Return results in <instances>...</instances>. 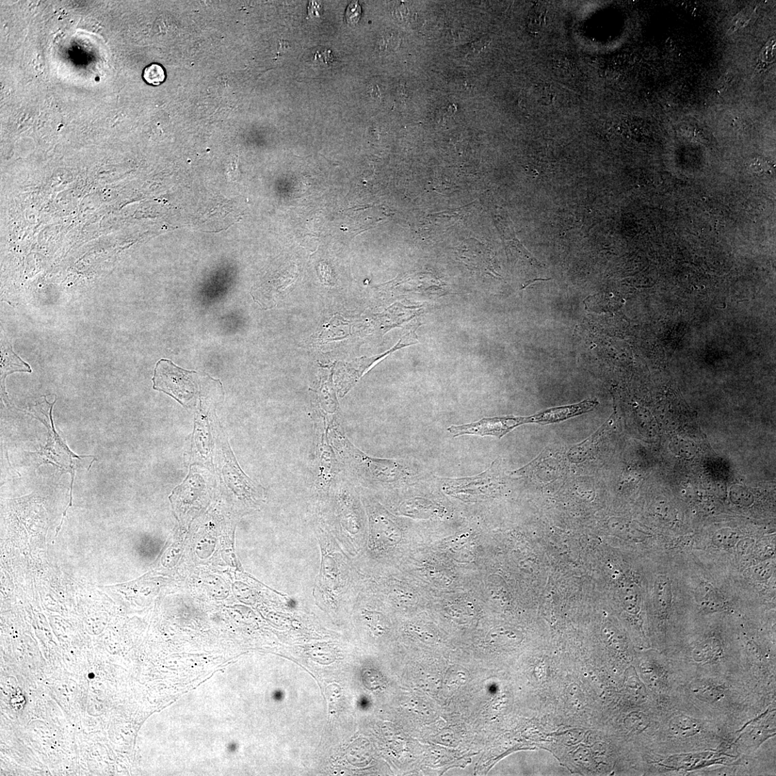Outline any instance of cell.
I'll list each match as a JSON object with an SVG mask.
<instances>
[{
    "instance_id": "obj_1",
    "label": "cell",
    "mask_w": 776,
    "mask_h": 776,
    "mask_svg": "<svg viewBox=\"0 0 776 776\" xmlns=\"http://www.w3.org/2000/svg\"><path fill=\"white\" fill-rule=\"evenodd\" d=\"M366 514L359 489L342 471L327 497L316 505V525L330 533L352 559L362 553L367 539Z\"/></svg>"
},
{
    "instance_id": "obj_2",
    "label": "cell",
    "mask_w": 776,
    "mask_h": 776,
    "mask_svg": "<svg viewBox=\"0 0 776 776\" xmlns=\"http://www.w3.org/2000/svg\"><path fill=\"white\" fill-rule=\"evenodd\" d=\"M329 439L347 478L362 489L400 486L411 478L409 465L402 460L371 457L349 440L341 422L329 428Z\"/></svg>"
},
{
    "instance_id": "obj_3",
    "label": "cell",
    "mask_w": 776,
    "mask_h": 776,
    "mask_svg": "<svg viewBox=\"0 0 776 776\" xmlns=\"http://www.w3.org/2000/svg\"><path fill=\"white\" fill-rule=\"evenodd\" d=\"M322 552L321 572L316 583L317 601L332 609L342 602H352L355 596L352 559L327 531L316 525Z\"/></svg>"
},
{
    "instance_id": "obj_4",
    "label": "cell",
    "mask_w": 776,
    "mask_h": 776,
    "mask_svg": "<svg viewBox=\"0 0 776 776\" xmlns=\"http://www.w3.org/2000/svg\"><path fill=\"white\" fill-rule=\"evenodd\" d=\"M316 431L314 498L316 504L325 499L336 477L342 472L329 439V423L321 416L314 414Z\"/></svg>"
},
{
    "instance_id": "obj_5",
    "label": "cell",
    "mask_w": 776,
    "mask_h": 776,
    "mask_svg": "<svg viewBox=\"0 0 776 776\" xmlns=\"http://www.w3.org/2000/svg\"><path fill=\"white\" fill-rule=\"evenodd\" d=\"M194 373L176 367L171 361L161 360L155 369L153 389L166 393L184 405V401L191 399L196 391L191 380Z\"/></svg>"
},
{
    "instance_id": "obj_6",
    "label": "cell",
    "mask_w": 776,
    "mask_h": 776,
    "mask_svg": "<svg viewBox=\"0 0 776 776\" xmlns=\"http://www.w3.org/2000/svg\"><path fill=\"white\" fill-rule=\"evenodd\" d=\"M527 424H530L529 416H508L484 418L476 422L451 426L448 429V431L454 438L463 435H476L494 436L501 439L515 428Z\"/></svg>"
},
{
    "instance_id": "obj_7",
    "label": "cell",
    "mask_w": 776,
    "mask_h": 776,
    "mask_svg": "<svg viewBox=\"0 0 776 776\" xmlns=\"http://www.w3.org/2000/svg\"><path fill=\"white\" fill-rule=\"evenodd\" d=\"M599 404L596 399H588L574 405L549 409L529 416L530 424L547 425L593 411Z\"/></svg>"
},
{
    "instance_id": "obj_8",
    "label": "cell",
    "mask_w": 776,
    "mask_h": 776,
    "mask_svg": "<svg viewBox=\"0 0 776 776\" xmlns=\"http://www.w3.org/2000/svg\"><path fill=\"white\" fill-rule=\"evenodd\" d=\"M690 691L694 698L709 705L722 704L729 700L731 692L729 686L715 680H699L690 685Z\"/></svg>"
},
{
    "instance_id": "obj_9",
    "label": "cell",
    "mask_w": 776,
    "mask_h": 776,
    "mask_svg": "<svg viewBox=\"0 0 776 776\" xmlns=\"http://www.w3.org/2000/svg\"><path fill=\"white\" fill-rule=\"evenodd\" d=\"M693 665L700 667H714L722 664L724 658L721 642L715 638L704 640L691 651Z\"/></svg>"
},
{
    "instance_id": "obj_10",
    "label": "cell",
    "mask_w": 776,
    "mask_h": 776,
    "mask_svg": "<svg viewBox=\"0 0 776 776\" xmlns=\"http://www.w3.org/2000/svg\"><path fill=\"white\" fill-rule=\"evenodd\" d=\"M667 732L673 739L687 740L704 732V725L699 719L685 715L671 718L667 724Z\"/></svg>"
},
{
    "instance_id": "obj_11",
    "label": "cell",
    "mask_w": 776,
    "mask_h": 776,
    "mask_svg": "<svg viewBox=\"0 0 776 776\" xmlns=\"http://www.w3.org/2000/svg\"><path fill=\"white\" fill-rule=\"evenodd\" d=\"M609 419L598 429L590 438L585 442L574 446L569 451L568 457L572 462L581 463L592 457L598 446L600 445L603 436L612 424V420Z\"/></svg>"
},
{
    "instance_id": "obj_12",
    "label": "cell",
    "mask_w": 776,
    "mask_h": 776,
    "mask_svg": "<svg viewBox=\"0 0 776 776\" xmlns=\"http://www.w3.org/2000/svg\"><path fill=\"white\" fill-rule=\"evenodd\" d=\"M9 345H6L5 342L4 343L2 342L1 370L3 385L6 376L14 373V371H28V373L32 371L30 367L12 352V347Z\"/></svg>"
},
{
    "instance_id": "obj_13",
    "label": "cell",
    "mask_w": 776,
    "mask_h": 776,
    "mask_svg": "<svg viewBox=\"0 0 776 776\" xmlns=\"http://www.w3.org/2000/svg\"><path fill=\"white\" fill-rule=\"evenodd\" d=\"M648 670L649 680L651 687L657 691L665 693L671 687L670 671L665 662H652Z\"/></svg>"
},
{
    "instance_id": "obj_14",
    "label": "cell",
    "mask_w": 776,
    "mask_h": 776,
    "mask_svg": "<svg viewBox=\"0 0 776 776\" xmlns=\"http://www.w3.org/2000/svg\"><path fill=\"white\" fill-rule=\"evenodd\" d=\"M656 602L658 610L665 614L670 609L672 600L671 583L669 578L662 575L658 577L655 587Z\"/></svg>"
},
{
    "instance_id": "obj_15",
    "label": "cell",
    "mask_w": 776,
    "mask_h": 776,
    "mask_svg": "<svg viewBox=\"0 0 776 776\" xmlns=\"http://www.w3.org/2000/svg\"><path fill=\"white\" fill-rule=\"evenodd\" d=\"M361 612L363 617L375 635L380 636L385 633V621L381 613L369 610L365 607L362 608Z\"/></svg>"
},
{
    "instance_id": "obj_16",
    "label": "cell",
    "mask_w": 776,
    "mask_h": 776,
    "mask_svg": "<svg viewBox=\"0 0 776 776\" xmlns=\"http://www.w3.org/2000/svg\"><path fill=\"white\" fill-rule=\"evenodd\" d=\"M546 9L539 6L530 12L527 19V27L530 32L538 34L543 30L546 24Z\"/></svg>"
},
{
    "instance_id": "obj_17",
    "label": "cell",
    "mask_w": 776,
    "mask_h": 776,
    "mask_svg": "<svg viewBox=\"0 0 776 776\" xmlns=\"http://www.w3.org/2000/svg\"><path fill=\"white\" fill-rule=\"evenodd\" d=\"M142 77L149 85L158 86L164 83L166 75L163 67L153 63L144 69Z\"/></svg>"
},
{
    "instance_id": "obj_18",
    "label": "cell",
    "mask_w": 776,
    "mask_h": 776,
    "mask_svg": "<svg viewBox=\"0 0 776 776\" xmlns=\"http://www.w3.org/2000/svg\"><path fill=\"white\" fill-rule=\"evenodd\" d=\"M737 535L735 532L725 528L718 531L713 538V543L720 548H732L737 541Z\"/></svg>"
},
{
    "instance_id": "obj_19",
    "label": "cell",
    "mask_w": 776,
    "mask_h": 776,
    "mask_svg": "<svg viewBox=\"0 0 776 776\" xmlns=\"http://www.w3.org/2000/svg\"><path fill=\"white\" fill-rule=\"evenodd\" d=\"M703 594L701 599L702 606L711 611H716L721 608L722 602L716 592L709 587H704L700 592Z\"/></svg>"
},
{
    "instance_id": "obj_20",
    "label": "cell",
    "mask_w": 776,
    "mask_h": 776,
    "mask_svg": "<svg viewBox=\"0 0 776 776\" xmlns=\"http://www.w3.org/2000/svg\"><path fill=\"white\" fill-rule=\"evenodd\" d=\"M361 12L362 9L358 3H352L349 5L345 12L347 22L349 24L357 23L360 19Z\"/></svg>"
},
{
    "instance_id": "obj_21",
    "label": "cell",
    "mask_w": 776,
    "mask_h": 776,
    "mask_svg": "<svg viewBox=\"0 0 776 776\" xmlns=\"http://www.w3.org/2000/svg\"><path fill=\"white\" fill-rule=\"evenodd\" d=\"M630 729L637 731H643L649 726V720L643 714H634L628 719Z\"/></svg>"
},
{
    "instance_id": "obj_22",
    "label": "cell",
    "mask_w": 776,
    "mask_h": 776,
    "mask_svg": "<svg viewBox=\"0 0 776 776\" xmlns=\"http://www.w3.org/2000/svg\"><path fill=\"white\" fill-rule=\"evenodd\" d=\"M773 573V565L768 563L758 565L753 570V576L757 579L765 580L771 576Z\"/></svg>"
},
{
    "instance_id": "obj_23",
    "label": "cell",
    "mask_w": 776,
    "mask_h": 776,
    "mask_svg": "<svg viewBox=\"0 0 776 776\" xmlns=\"http://www.w3.org/2000/svg\"><path fill=\"white\" fill-rule=\"evenodd\" d=\"M754 544V541L751 539H746L742 541L738 544V554L740 555H746L751 552Z\"/></svg>"
}]
</instances>
